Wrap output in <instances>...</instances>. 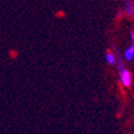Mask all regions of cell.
Masks as SVG:
<instances>
[{"label":"cell","instance_id":"obj_1","mask_svg":"<svg viewBox=\"0 0 134 134\" xmlns=\"http://www.w3.org/2000/svg\"><path fill=\"white\" fill-rule=\"evenodd\" d=\"M117 68L119 72V79H120L121 85L126 88H129L132 85V75H131V72L128 69H126L125 63L121 61V58L118 59Z\"/></svg>","mask_w":134,"mask_h":134},{"label":"cell","instance_id":"obj_2","mask_svg":"<svg viewBox=\"0 0 134 134\" xmlns=\"http://www.w3.org/2000/svg\"><path fill=\"white\" fill-rule=\"evenodd\" d=\"M124 12L128 17H134V2H132L131 0H125Z\"/></svg>","mask_w":134,"mask_h":134},{"label":"cell","instance_id":"obj_3","mask_svg":"<svg viewBox=\"0 0 134 134\" xmlns=\"http://www.w3.org/2000/svg\"><path fill=\"white\" fill-rule=\"evenodd\" d=\"M105 61L109 65H117L118 64V58H117V56L113 52H110V51H108L105 54Z\"/></svg>","mask_w":134,"mask_h":134},{"label":"cell","instance_id":"obj_4","mask_svg":"<svg viewBox=\"0 0 134 134\" xmlns=\"http://www.w3.org/2000/svg\"><path fill=\"white\" fill-rule=\"evenodd\" d=\"M124 58L127 61H132L134 59V44L131 43V45L126 48V51L124 52Z\"/></svg>","mask_w":134,"mask_h":134},{"label":"cell","instance_id":"obj_5","mask_svg":"<svg viewBox=\"0 0 134 134\" xmlns=\"http://www.w3.org/2000/svg\"><path fill=\"white\" fill-rule=\"evenodd\" d=\"M130 38H131V42L134 44V30H132L130 32Z\"/></svg>","mask_w":134,"mask_h":134}]
</instances>
